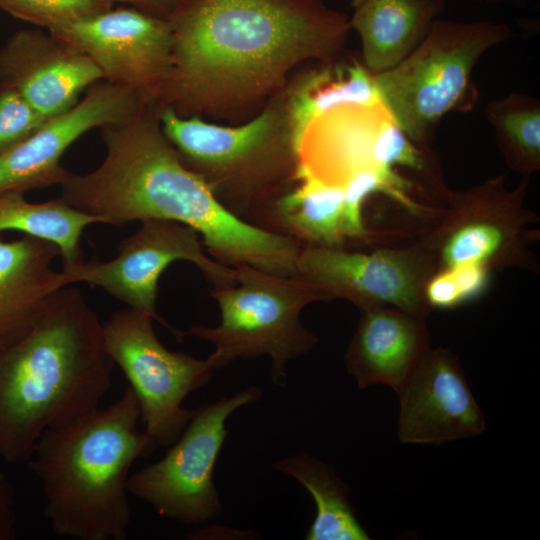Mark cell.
Here are the masks:
<instances>
[{
    "label": "cell",
    "mask_w": 540,
    "mask_h": 540,
    "mask_svg": "<svg viewBox=\"0 0 540 540\" xmlns=\"http://www.w3.org/2000/svg\"><path fill=\"white\" fill-rule=\"evenodd\" d=\"M179 260L194 264L216 289L236 283L234 268L206 254L197 231L163 219L141 221L139 229L119 243L114 259L83 261L62 272L68 285L85 282L100 287L128 307L151 316L182 341L183 332L171 327L156 310L159 278Z\"/></svg>",
    "instance_id": "10"
},
{
    "label": "cell",
    "mask_w": 540,
    "mask_h": 540,
    "mask_svg": "<svg viewBox=\"0 0 540 540\" xmlns=\"http://www.w3.org/2000/svg\"><path fill=\"white\" fill-rule=\"evenodd\" d=\"M49 32L84 52L104 81L133 93L144 105L163 99L173 43L166 18L119 7Z\"/></svg>",
    "instance_id": "12"
},
{
    "label": "cell",
    "mask_w": 540,
    "mask_h": 540,
    "mask_svg": "<svg viewBox=\"0 0 540 540\" xmlns=\"http://www.w3.org/2000/svg\"><path fill=\"white\" fill-rule=\"evenodd\" d=\"M437 268L433 254L424 245L371 253L305 245L296 261L297 275L329 301L345 299L361 311L391 307L422 318L430 310L424 287Z\"/></svg>",
    "instance_id": "11"
},
{
    "label": "cell",
    "mask_w": 540,
    "mask_h": 540,
    "mask_svg": "<svg viewBox=\"0 0 540 540\" xmlns=\"http://www.w3.org/2000/svg\"><path fill=\"white\" fill-rule=\"evenodd\" d=\"M172 69L163 106L260 86L308 57H331L346 16L317 0H183L166 18Z\"/></svg>",
    "instance_id": "2"
},
{
    "label": "cell",
    "mask_w": 540,
    "mask_h": 540,
    "mask_svg": "<svg viewBox=\"0 0 540 540\" xmlns=\"http://www.w3.org/2000/svg\"><path fill=\"white\" fill-rule=\"evenodd\" d=\"M143 106L119 86L104 80L94 84L72 108L47 119L29 137L0 153V192L62 186L71 172L60 159L78 138L94 128L119 123Z\"/></svg>",
    "instance_id": "14"
},
{
    "label": "cell",
    "mask_w": 540,
    "mask_h": 540,
    "mask_svg": "<svg viewBox=\"0 0 540 540\" xmlns=\"http://www.w3.org/2000/svg\"><path fill=\"white\" fill-rule=\"evenodd\" d=\"M13 488L0 470V540H13L17 534Z\"/></svg>",
    "instance_id": "31"
},
{
    "label": "cell",
    "mask_w": 540,
    "mask_h": 540,
    "mask_svg": "<svg viewBox=\"0 0 540 540\" xmlns=\"http://www.w3.org/2000/svg\"><path fill=\"white\" fill-rule=\"evenodd\" d=\"M354 8L358 7L361 3H363L365 0H348Z\"/></svg>",
    "instance_id": "34"
},
{
    "label": "cell",
    "mask_w": 540,
    "mask_h": 540,
    "mask_svg": "<svg viewBox=\"0 0 540 540\" xmlns=\"http://www.w3.org/2000/svg\"><path fill=\"white\" fill-rule=\"evenodd\" d=\"M158 118L183 164L209 184L232 214L265 229L272 210L267 186L297 168L277 111L269 108L238 127L184 118L170 106H162Z\"/></svg>",
    "instance_id": "5"
},
{
    "label": "cell",
    "mask_w": 540,
    "mask_h": 540,
    "mask_svg": "<svg viewBox=\"0 0 540 540\" xmlns=\"http://www.w3.org/2000/svg\"><path fill=\"white\" fill-rule=\"evenodd\" d=\"M424 298L430 308L450 309L463 303L450 268L437 270L429 277Z\"/></svg>",
    "instance_id": "29"
},
{
    "label": "cell",
    "mask_w": 540,
    "mask_h": 540,
    "mask_svg": "<svg viewBox=\"0 0 540 540\" xmlns=\"http://www.w3.org/2000/svg\"><path fill=\"white\" fill-rule=\"evenodd\" d=\"M477 2H485L489 4H501L506 2H512V3H521L524 0H474Z\"/></svg>",
    "instance_id": "33"
},
{
    "label": "cell",
    "mask_w": 540,
    "mask_h": 540,
    "mask_svg": "<svg viewBox=\"0 0 540 540\" xmlns=\"http://www.w3.org/2000/svg\"><path fill=\"white\" fill-rule=\"evenodd\" d=\"M140 407L127 387L112 404L47 429L26 462L45 496L43 514L60 536L124 540L131 511L129 471L154 451L138 430Z\"/></svg>",
    "instance_id": "4"
},
{
    "label": "cell",
    "mask_w": 540,
    "mask_h": 540,
    "mask_svg": "<svg viewBox=\"0 0 540 540\" xmlns=\"http://www.w3.org/2000/svg\"><path fill=\"white\" fill-rule=\"evenodd\" d=\"M158 111L143 106L101 128L106 150L102 163L84 175L71 173L61 198L103 224L163 219L187 225L198 232L213 259L232 268L246 264L297 275L303 245L232 214L209 184L183 164L161 130Z\"/></svg>",
    "instance_id": "1"
},
{
    "label": "cell",
    "mask_w": 540,
    "mask_h": 540,
    "mask_svg": "<svg viewBox=\"0 0 540 540\" xmlns=\"http://www.w3.org/2000/svg\"><path fill=\"white\" fill-rule=\"evenodd\" d=\"M529 177L512 190L503 175L452 195L450 214L424 245L438 258V270L463 264L488 267L529 262L528 223L522 202Z\"/></svg>",
    "instance_id": "13"
},
{
    "label": "cell",
    "mask_w": 540,
    "mask_h": 540,
    "mask_svg": "<svg viewBox=\"0 0 540 540\" xmlns=\"http://www.w3.org/2000/svg\"><path fill=\"white\" fill-rule=\"evenodd\" d=\"M260 396L261 390L252 386L192 410L187 425L165 456L129 476L128 494L182 524L203 523L216 517L222 506L213 472L228 434L226 421L235 410Z\"/></svg>",
    "instance_id": "9"
},
{
    "label": "cell",
    "mask_w": 540,
    "mask_h": 540,
    "mask_svg": "<svg viewBox=\"0 0 540 540\" xmlns=\"http://www.w3.org/2000/svg\"><path fill=\"white\" fill-rule=\"evenodd\" d=\"M102 219L81 212L61 197L32 203L19 191L0 192V232L19 231L54 243L63 258V269L83 262L80 239L84 229Z\"/></svg>",
    "instance_id": "23"
},
{
    "label": "cell",
    "mask_w": 540,
    "mask_h": 540,
    "mask_svg": "<svg viewBox=\"0 0 540 540\" xmlns=\"http://www.w3.org/2000/svg\"><path fill=\"white\" fill-rule=\"evenodd\" d=\"M343 232L345 238L366 240L369 231L364 225L362 207L365 200L376 193L389 196L408 211L417 213L421 206L409 195L411 183L397 171L382 172L364 169L353 174L343 185Z\"/></svg>",
    "instance_id": "26"
},
{
    "label": "cell",
    "mask_w": 540,
    "mask_h": 540,
    "mask_svg": "<svg viewBox=\"0 0 540 540\" xmlns=\"http://www.w3.org/2000/svg\"><path fill=\"white\" fill-rule=\"evenodd\" d=\"M346 352L360 388L383 384L397 393L429 349L424 318L391 307L362 310Z\"/></svg>",
    "instance_id": "17"
},
{
    "label": "cell",
    "mask_w": 540,
    "mask_h": 540,
    "mask_svg": "<svg viewBox=\"0 0 540 540\" xmlns=\"http://www.w3.org/2000/svg\"><path fill=\"white\" fill-rule=\"evenodd\" d=\"M507 166L529 177L540 169V101L526 93H510L485 109Z\"/></svg>",
    "instance_id": "25"
},
{
    "label": "cell",
    "mask_w": 540,
    "mask_h": 540,
    "mask_svg": "<svg viewBox=\"0 0 540 540\" xmlns=\"http://www.w3.org/2000/svg\"><path fill=\"white\" fill-rule=\"evenodd\" d=\"M59 255L54 243L38 237L0 239V349L25 336L68 285L64 273L51 267Z\"/></svg>",
    "instance_id": "18"
},
{
    "label": "cell",
    "mask_w": 540,
    "mask_h": 540,
    "mask_svg": "<svg viewBox=\"0 0 540 540\" xmlns=\"http://www.w3.org/2000/svg\"><path fill=\"white\" fill-rule=\"evenodd\" d=\"M297 185L274 203L267 230L305 245L342 247L344 189L326 183L297 165Z\"/></svg>",
    "instance_id": "21"
},
{
    "label": "cell",
    "mask_w": 540,
    "mask_h": 540,
    "mask_svg": "<svg viewBox=\"0 0 540 540\" xmlns=\"http://www.w3.org/2000/svg\"><path fill=\"white\" fill-rule=\"evenodd\" d=\"M509 25L437 19L420 45L395 67L374 75L381 102L424 148L443 117L464 106L480 58L512 37Z\"/></svg>",
    "instance_id": "7"
},
{
    "label": "cell",
    "mask_w": 540,
    "mask_h": 540,
    "mask_svg": "<svg viewBox=\"0 0 540 540\" xmlns=\"http://www.w3.org/2000/svg\"><path fill=\"white\" fill-rule=\"evenodd\" d=\"M445 8L444 0H365L349 21L361 40L363 64L373 75L408 57Z\"/></svg>",
    "instance_id": "20"
},
{
    "label": "cell",
    "mask_w": 540,
    "mask_h": 540,
    "mask_svg": "<svg viewBox=\"0 0 540 540\" xmlns=\"http://www.w3.org/2000/svg\"><path fill=\"white\" fill-rule=\"evenodd\" d=\"M463 303L478 297L488 286L490 269L480 264L451 267Z\"/></svg>",
    "instance_id": "30"
},
{
    "label": "cell",
    "mask_w": 540,
    "mask_h": 540,
    "mask_svg": "<svg viewBox=\"0 0 540 540\" xmlns=\"http://www.w3.org/2000/svg\"><path fill=\"white\" fill-rule=\"evenodd\" d=\"M273 466L301 483L315 501L316 516L306 539H370L349 501V488L331 466L306 453L282 459Z\"/></svg>",
    "instance_id": "22"
},
{
    "label": "cell",
    "mask_w": 540,
    "mask_h": 540,
    "mask_svg": "<svg viewBox=\"0 0 540 540\" xmlns=\"http://www.w3.org/2000/svg\"><path fill=\"white\" fill-rule=\"evenodd\" d=\"M113 0H0L11 16L53 31L113 8Z\"/></svg>",
    "instance_id": "27"
},
{
    "label": "cell",
    "mask_w": 540,
    "mask_h": 540,
    "mask_svg": "<svg viewBox=\"0 0 540 540\" xmlns=\"http://www.w3.org/2000/svg\"><path fill=\"white\" fill-rule=\"evenodd\" d=\"M124 4H129L130 7L136 8L145 13L167 18L169 14L183 1V0H113Z\"/></svg>",
    "instance_id": "32"
},
{
    "label": "cell",
    "mask_w": 540,
    "mask_h": 540,
    "mask_svg": "<svg viewBox=\"0 0 540 540\" xmlns=\"http://www.w3.org/2000/svg\"><path fill=\"white\" fill-rule=\"evenodd\" d=\"M398 438L435 444L484 432L486 421L451 351L428 349L398 392Z\"/></svg>",
    "instance_id": "15"
},
{
    "label": "cell",
    "mask_w": 540,
    "mask_h": 540,
    "mask_svg": "<svg viewBox=\"0 0 540 540\" xmlns=\"http://www.w3.org/2000/svg\"><path fill=\"white\" fill-rule=\"evenodd\" d=\"M387 115L382 103L346 106L326 113L303 133L296 147L297 165L318 179L341 187L358 171H382L374 162V144Z\"/></svg>",
    "instance_id": "19"
},
{
    "label": "cell",
    "mask_w": 540,
    "mask_h": 540,
    "mask_svg": "<svg viewBox=\"0 0 540 540\" xmlns=\"http://www.w3.org/2000/svg\"><path fill=\"white\" fill-rule=\"evenodd\" d=\"M46 120L16 90L0 84V153L29 137Z\"/></svg>",
    "instance_id": "28"
},
{
    "label": "cell",
    "mask_w": 540,
    "mask_h": 540,
    "mask_svg": "<svg viewBox=\"0 0 540 540\" xmlns=\"http://www.w3.org/2000/svg\"><path fill=\"white\" fill-rule=\"evenodd\" d=\"M381 103L374 75L363 63L311 75L290 103L288 133L294 152L307 127L317 118L341 107Z\"/></svg>",
    "instance_id": "24"
},
{
    "label": "cell",
    "mask_w": 540,
    "mask_h": 540,
    "mask_svg": "<svg viewBox=\"0 0 540 540\" xmlns=\"http://www.w3.org/2000/svg\"><path fill=\"white\" fill-rule=\"evenodd\" d=\"M100 81L101 71L84 52L49 31L18 30L0 47V84L47 119L72 108Z\"/></svg>",
    "instance_id": "16"
},
{
    "label": "cell",
    "mask_w": 540,
    "mask_h": 540,
    "mask_svg": "<svg viewBox=\"0 0 540 540\" xmlns=\"http://www.w3.org/2000/svg\"><path fill=\"white\" fill-rule=\"evenodd\" d=\"M152 320L127 307L112 313L102 327L106 351L136 395L144 433L155 451L179 438L192 413L182 407L183 400L206 385L214 369L208 359L165 348Z\"/></svg>",
    "instance_id": "8"
},
{
    "label": "cell",
    "mask_w": 540,
    "mask_h": 540,
    "mask_svg": "<svg viewBox=\"0 0 540 540\" xmlns=\"http://www.w3.org/2000/svg\"><path fill=\"white\" fill-rule=\"evenodd\" d=\"M114 362L77 288L60 289L35 326L0 349V457L26 463L44 431L99 407Z\"/></svg>",
    "instance_id": "3"
},
{
    "label": "cell",
    "mask_w": 540,
    "mask_h": 540,
    "mask_svg": "<svg viewBox=\"0 0 540 540\" xmlns=\"http://www.w3.org/2000/svg\"><path fill=\"white\" fill-rule=\"evenodd\" d=\"M236 283L214 288L210 295L220 311L216 327L192 326L183 336L193 335L214 344L207 358L214 370L240 358L267 355L272 360L275 385L287 384L286 365L309 352L318 338L300 321L304 307L329 301L299 275L283 276L250 265L234 267Z\"/></svg>",
    "instance_id": "6"
}]
</instances>
